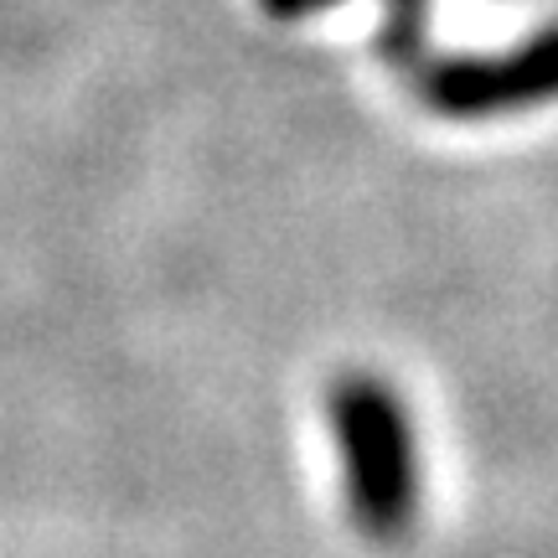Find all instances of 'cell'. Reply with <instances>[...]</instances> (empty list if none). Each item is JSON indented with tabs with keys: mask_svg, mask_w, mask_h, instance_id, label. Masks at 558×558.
Returning a JSON list of instances; mask_svg holds the SVG:
<instances>
[{
	"mask_svg": "<svg viewBox=\"0 0 558 558\" xmlns=\"http://www.w3.org/2000/svg\"><path fill=\"white\" fill-rule=\"evenodd\" d=\"M337 429L347 456V486L362 533L399 538L414 512V445L393 393L373 378H352L337 388Z\"/></svg>",
	"mask_w": 558,
	"mask_h": 558,
	"instance_id": "cell-1",
	"label": "cell"
},
{
	"mask_svg": "<svg viewBox=\"0 0 558 558\" xmlns=\"http://www.w3.org/2000/svg\"><path fill=\"white\" fill-rule=\"evenodd\" d=\"M429 104L445 114H497L518 104H538L558 94V32L527 41L512 58L481 62H445L429 73Z\"/></svg>",
	"mask_w": 558,
	"mask_h": 558,
	"instance_id": "cell-2",
	"label": "cell"
},
{
	"mask_svg": "<svg viewBox=\"0 0 558 558\" xmlns=\"http://www.w3.org/2000/svg\"><path fill=\"white\" fill-rule=\"evenodd\" d=\"M275 16H305V11H316V5H331V0H264ZM399 26L403 37H418V0H399Z\"/></svg>",
	"mask_w": 558,
	"mask_h": 558,
	"instance_id": "cell-3",
	"label": "cell"
}]
</instances>
